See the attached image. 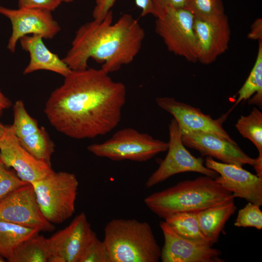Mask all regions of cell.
Wrapping results in <instances>:
<instances>
[{
  "mask_svg": "<svg viewBox=\"0 0 262 262\" xmlns=\"http://www.w3.org/2000/svg\"><path fill=\"white\" fill-rule=\"evenodd\" d=\"M234 225L237 227H254L258 230L262 229V212L260 206L248 202L239 210Z\"/></svg>",
  "mask_w": 262,
  "mask_h": 262,
  "instance_id": "obj_28",
  "label": "cell"
},
{
  "mask_svg": "<svg viewBox=\"0 0 262 262\" xmlns=\"http://www.w3.org/2000/svg\"><path fill=\"white\" fill-rule=\"evenodd\" d=\"M61 2L69 3L72 2L74 0H59Z\"/></svg>",
  "mask_w": 262,
  "mask_h": 262,
  "instance_id": "obj_38",
  "label": "cell"
},
{
  "mask_svg": "<svg viewBox=\"0 0 262 262\" xmlns=\"http://www.w3.org/2000/svg\"><path fill=\"white\" fill-rule=\"evenodd\" d=\"M12 102L1 92L0 89V116L4 110L10 108Z\"/></svg>",
  "mask_w": 262,
  "mask_h": 262,
  "instance_id": "obj_35",
  "label": "cell"
},
{
  "mask_svg": "<svg viewBox=\"0 0 262 262\" xmlns=\"http://www.w3.org/2000/svg\"><path fill=\"white\" fill-rule=\"evenodd\" d=\"M5 259L0 255V262H5Z\"/></svg>",
  "mask_w": 262,
  "mask_h": 262,
  "instance_id": "obj_39",
  "label": "cell"
},
{
  "mask_svg": "<svg viewBox=\"0 0 262 262\" xmlns=\"http://www.w3.org/2000/svg\"><path fill=\"white\" fill-rule=\"evenodd\" d=\"M53 90L45 114L58 131L75 139L105 135L119 123L126 100L124 83L100 69L72 70Z\"/></svg>",
  "mask_w": 262,
  "mask_h": 262,
  "instance_id": "obj_1",
  "label": "cell"
},
{
  "mask_svg": "<svg viewBox=\"0 0 262 262\" xmlns=\"http://www.w3.org/2000/svg\"><path fill=\"white\" fill-rule=\"evenodd\" d=\"M251 39L262 40V20L261 18L256 20L251 26V31L248 34Z\"/></svg>",
  "mask_w": 262,
  "mask_h": 262,
  "instance_id": "obj_34",
  "label": "cell"
},
{
  "mask_svg": "<svg viewBox=\"0 0 262 262\" xmlns=\"http://www.w3.org/2000/svg\"><path fill=\"white\" fill-rule=\"evenodd\" d=\"M116 0H95V5L92 15L93 19L101 20L112 10ZM137 6L141 9V16L148 14L154 15V9L151 0H135Z\"/></svg>",
  "mask_w": 262,
  "mask_h": 262,
  "instance_id": "obj_29",
  "label": "cell"
},
{
  "mask_svg": "<svg viewBox=\"0 0 262 262\" xmlns=\"http://www.w3.org/2000/svg\"><path fill=\"white\" fill-rule=\"evenodd\" d=\"M40 231L37 229L0 220V255L8 260L20 243Z\"/></svg>",
  "mask_w": 262,
  "mask_h": 262,
  "instance_id": "obj_22",
  "label": "cell"
},
{
  "mask_svg": "<svg viewBox=\"0 0 262 262\" xmlns=\"http://www.w3.org/2000/svg\"><path fill=\"white\" fill-rule=\"evenodd\" d=\"M51 255L47 239L38 234L20 243L7 261L10 262H48Z\"/></svg>",
  "mask_w": 262,
  "mask_h": 262,
  "instance_id": "obj_20",
  "label": "cell"
},
{
  "mask_svg": "<svg viewBox=\"0 0 262 262\" xmlns=\"http://www.w3.org/2000/svg\"><path fill=\"white\" fill-rule=\"evenodd\" d=\"M160 227L164 237L161 248L163 262H223L221 252L212 246L185 239L176 233L166 223L161 221Z\"/></svg>",
  "mask_w": 262,
  "mask_h": 262,
  "instance_id": "obj_15",
  "label": "cell"
},
{
  "mask_svg": "<svg viewBox=\"0 0 262 262\" xmlns=\"http://www.w3.org/2000/svg\"><path fill=\"white\" fill-rule=\"evenodd\" d=\"M253 166L256 172V175L262 178V154L259 153V156L256 158V164Z\"/></svg>",
  "mask_w": 262,
  "mask_h": 262,
  "instance_id": "obj_36",
  "label": "cell"
},
{
  "mask_svg": "<svg viewBox=\"0 0 262 262\" xmlns=\"http://www.w3.org/2000/svg\"><path fill=\"white\" fill-rule=\"evenodd\" d=\"M103 243L110 262H157L161 248L151 226L135 219H114L105 226Z\"/></svg>",
  "mask_w": 262,
  "mask_h": 262,
  "instance_id": "obj_4",
  "label": "cell"
},
{
  "mask_svg": "<svg viewBox=\"0 0 262 262\" xmlns=\"http://www.w3.org/2000/svg\"><path fill=\"white\" fill-rule=\"evenodd\" d=\"M113 21L111 10L102 20L93 19L78 28L62 59L71 70L86 69L92 58L102 64L101 68L109 74L134 60L141 49L144 30L131 14H124Z\"/></svg>",
  "mask_w": 262,
  "mask_h": 262,
  "instance_id": "obj_2",
  "label": "cell"
},
{
  "mask_svg": "<svg viewBox=\"0 0 262 262\" xmlns=\"http://www.w3.org/2000/svg\"><path fill=\"white\" fill-rule=\"evenodd\" d=\"M17 139L22 147L30 154L51 166L50 160L55 146L44 127H40L37 131Z\"/></svg>",
  "mask_w": 262,
  "mask_h": 262,
  "instance_id": "obj_24",
  "label": "cell"
},
{
  "mask_svg": "<svg viewBox=\"0 0 262 262\" xmlns=\"http://www.w3.org/2000/svg\"><path fill=\"white\" fill-rule=\"evenodd\" d=\"M0 159L8 167H12L22 181L32 183L54 171L51 166L33 156L20 145L11 125L6 126L0 140Z\"/></svg>",
  "mask_w": 262,
  "mask_h": 262,
  "instance_id": "obj_11",
  "label": "cell"
},
{
  "mask_svg": "<svg viewBox=\"0 0 262 262\" xmlns=\"http://www.w3.org/2000/svg\"><path fill=\"white\" fill-rule=\"evenodd\" d=\"M156 18L155 32L168 50L190 62H198L194 16L185 8H169Z\"/></svg>",
  "mask_w": 262,
  "mask_h": 262,
  "instance_id": "obj_7",
  "label": "cell"
},
{
  "mask_svg": "<svg viewBox=\"0 0 262 262\" xmlns=\"http://www.w3.org/2000/svg\"><path fill=\"white\" fill-rule=\"evenodd\" d=\"M239 132L250 140L262 154V113L254 107L246 116L241 115L235 124Z\"/></svg>",
  "mask_w": 262,
  "mask_h": 262,
  "instance_id": "obj_25",
  "label": "cell"
},
{
  "mask_svg": "<svg viewBox=\"0 0 262 262\" xmlns=\"http://www.w3.org/2000/svg\"><path fill=\"white\" fill-rule=\"evenodd\" d=\"M234 199L215 179L205 176L153 193L144 199L147 207L164 220L176 213L197 212Z\"/></svg>",
  "mask_w": 262,
  "mask_h": 262,
  "instance_id": "obj_3",
  "label": "cell"
},
{
  "mask_svg": "<svg viewBox=\"0 0 262 262\" xmlns=\"http://www.w3.org/2000/svg\"><path fill=\"white\" fill-rule=\"evenodd\" d=\"M169 135L167 155L146 181V188L152 187L181 173L196 172L213 179L219 176L204 164L202 158H196L187 150L181 141L180 126L174 118L169 125Z\"/></svg>",
  "mask_w": 262,
  "mask_h": 262,
  "instance_id": "obj_8",
  "label": "cell"
},
{
  "mask_svg": "<svg viewBox=\"0 0 262 262\" xmlns=\"http://www.w3.org/2000/svg\"><path fill=\"white\" fill-rule=\"evenodd\" d=\"M155 100L161 108L174 116L180 127L190 131L211 132L237 144L223 127L229 111L217 119H213L199 109L177 101L173 97H158Z\"/></svg>",
  "mask_w": 262,
  "mask_h": 262,
  "instance_id": "obj_16",
  "label": "cell"
},
{
  "mask_svg": "<svg viewBox=\"0 0 262 262\" xmlns=\"http://www.w3.org/2000/svg\"><path fill=\"white\" fill-rule=\"evenodd\" d=\"M0 220L43 231L55 228L41 213L31 183L17 188L0 200Z\"/></svg>",
  "mask_w": 262,
  "mask_h": 262,
  "instance_id": "obj_9",
  "label": "cell"
},
{
  "mask_svg": "<svg viewBox=\"0 0 262 262\" xmlns=\"http://www.w3.org/2000/svg\"><path fill=\"white\" fill-rule=\"evenodd\" d=\"M238 98L232 108L241 101L248 99V104L262 107V40H259L257 58L250 74L238 91Z\"/></svg>",
  "mask_w": 262,
  "mask_h": 262,
  "instance_id": "obj_21",
  "label": "cell"
},
{
  "mask_svg": "<svg viewBox=\"0 0 262 262\" xmlns=\"http://www.w3.org/2000/svg\"><path fill=\"white\" fill-rule=\"evenodd\" d=\"M204 165L219 174L215 180L230 192L234 198H243L259 206L262 205V178L242 166L218 162L209 156L206 158Z\"/></svg>",
  "mask_w": 262,
  "mask_h": 262,
  "instance_id": "obj_14",
  "label": "cell"
},
{
  "mask_svg": "<svg viewBox=\"0 0 262 262\" xmlns=\"http://www.w3.org/2000/svg\"><path fill=\"white\" fill-rule=\"evenodd\" d=\"M168 142L154 138L131 128L115 132L106 141L87 146L88 150L96 156L113 161L130 160L143 162L167 150Z\"/></svg>",
  "mask_w": 262,
  "mask_h": 262,
  "instance_id": "obj_6",
  "label": "cell"
},
{
  "mask_svg": "<svg viewBox=\"0 0 262 262\" xmlns=\"http://www.w3.org/2000/svg\"><path fill=\"white\" fill-rule=\"evenodd\" d=\"M236 210L233 199L196 212L199 227L212 246L217 243L226 223Z\"/></svg>",
  "mask_w": 262,
  "mask_h": 262,
  "instance_id": "obj_19",
  "label": "cell"
},
{
  "mask_svg": "<svg viewBox=\"0 0 262 262\" xmlns=\"http://www.w3.org/2000/svg\"><path fill=\"white\" fill-rule=\"evenodd\" d=\"M6 129V126H4L0 123V140L5 132Z\"/></svg>",
  "mask_w": 262,
  "mask_h": 262,
  "instance_id": "obj_37",
  "label": "cell"
},
{
  "mask_svg": "<svg viewBox=\"0 0 262 262\" xmlns=\"http://www.w3.org/2000/svg\"><path fill=\"white\" fill-rule=\"evenodd\" d=\"M43 39L35 34L25 35L19 39L22 49L30 55V61L23 70V74L45 70L66 77L72 70L57 54L49 50Z\"/></svg>",
  "mask_w": 262,
  "mask_h": 262,
  "instance_id": "obj_18",
  "label": "cell"
},
{
  "mask_svg": "<svg viewBox=\"0 0 262 262\" xmlns=\"http://www.w3.org/2000/svg\"><path fill=\"white\" fill-rule=\"evenodd\" d=\"M164 221L180 236L196 243L212 246L199 227L196 212L176 213L166 218Z\"/></svg>",
  "mask_w": 262,
  "mask_h": 262,
  "instance_id": "obj_23",
  "label": "cell"
},
{
  "mask_svg": "<svg viewBox=\"0 0 262 262\" xmlns=\"http://www.w3.org/2000/svg\"><path fill=\"white\" fill-rule=\"evenodd\" d=\"M184 8L195 17L207 18L225 14L221 0H187Z\"/></svg>",
  "mask_w": 262,
  "mask_h": 262,
  "instance_id": "obj_27",
  "label": "cell"
},
{
  "mask_svg": "<svg viewBox=\"0 0 262 262\" xmlns=\"http://www.w3.org/2000/svg\"><path fill=\"white\" fill-rule=\"evenodd\" d=\"M79 262H110L105 244L96 233L86 246Z\"/></svg>",
  "mask_w": 262,
  "mask_h": 262,
  "instance_id": "obj_30",
  "label": "cell"
},
{
  "mask_svg": "<svg viewBox=\"0 0 262 262\" xmlns=\"http://www.w3.org/2000/svg\"><path fill=\"white\" fill-rule=\"evenodd\" d=\"M14 122L11 125L17 138L37 131L40 127L37 121L28 113L24 102L18 100L13 105Z\"/></svg>",
  "mask_w": 262,
  "mask_h": 262,
  "instance_id": "obj_26",
  "label": "cell"
},
{
  "mask_svg": "<svg viewBox=\"0 0 262 262\" xmlns=\"http://www.w3.org/2000/svg\"><path fill=\"white\" fill-rule=\"evenodd\" d=\"M28 183L9 170L0 159V200L17 188Z\"/></svg>",
  "mask_w": 262,
  "mask_h": 262,
  "instance_id": "obj_31",
  "label": "cell"
},
{
  "mask_svg": "<svg viewBox=\"0 0 262 262\" xmlns=\"http://www.w3.org/2000/svg\"><path fill=\"white\" fill-rule=\"evenodd\" d=\"M31 184L40 211L48 221L60 224L73 215L79 187V181L74 174L54 172Z\"/></svg>",
  "mask_w": 262,
  "mask_h": 262,
  "instance_id": "obj_5",
  "label": "cell"
},
{
  "mask_svg": "<svg viewBox=\"0 0 262 262\" xmlns=\"http://www.w3.org/2000/svg\"><path fill=\"white\" fill-rule=\"evenodd\" d=\"M193 28L198 62L204 65L211 64L228 49L230 28L226 14L207 18L195 17Z\"/></svg>",
  "mask_w": 262,
  "mask_h": 262,
  "instance_id": "obj_13",
  "label": "cell"
},
{
  "mask_svg": "<svg viewBox=\"0 0 262 262\" xmlns=\"http://www.w3.org/2000/svg\"><path fill=\"white\" fill-rule=\"evenodd\" d=\"M180 129L183 144L186 147L196 150L202 156L241 166L245 164L254 166L256 164V159L245 153L237 144L232 143L211 132L190 131L181 127Z\"/></svg>",
  "mask_w": 262,
  "mask_h": 262,
  "instance_id": "obj_12",
  "label": "cell"
},
{
  "mask_svg": "<svg viewBox=\"0 0 262 262\" xmlns=\"http://www.w3.org/2000/svg\"><path fill=\"white\" fill-rule=\"evenodd\" d=\"M19 8L55 10L62 3L59 0H18Z\"/></svg>",
  "mask_w": 262,
  "mask_h": 262,
  "instance_id": "obj_32",
  "label": "cell"
},
{
  "mask_svg": "<svg viewBox=\"0 0 262 262\" xmlns=\"http://www.w3.org/2000/svg\"><path fill=\"white\" fill-rule=\"evenodd\" d=\"M187 0H151L155 17L169 8H184Z\"/></svg>",
  "mask_w": 262,
  "mask_h": 262,
  "instance_id": "obj_33",
  "label": "cell"
},
{
  "mask_svg": "<svg viewBox=\"0 0 262 262\" xmlns=\"http://www.w3.org/2000/svg\"><path fill=\"white\" fill-rule=\"evenodd\" d=\"M95 233L85 213L82 212L68 226L47 238L51 255L61 257L65 262H79Z\"/></svg>",
  "mask_w": 262,
  "mask_h": 262,
  "instance_id": "obj_17",
  "label": "cell"
},
{
  "mask_svg": "<svg viewBox=\"0 0 262 262\" xmlns=\"http://www.w3.org/2000/svg\"><path fill=\"white\" fill-rule=\"evenodd\" d=\"M0 14L7 17L12 24V33L7 48L12 53L15 52L19 39L25 35H39L43 38L51 39L61 29L53 18L51 11L46 9H12L0 6Z\"/></svg>",
  "mask_w": 262,
  "mask_h": 262,
  "instance_id": "obj_10",
  "label": "cell"
}]
</instances>
